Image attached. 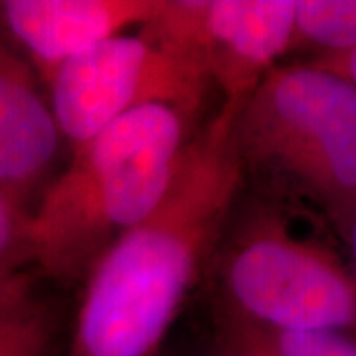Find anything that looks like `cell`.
I'll return each instance as SVG.
<instances>
[{"mask_svg":"<svg viewBox=\"0 0 356 356\" xmlns=\"http://www.w3.org/2000/svg\"><path fill=\"white\" fill-rule=\"evenodd\" d=\"M26 214L0 191V301L20 303V287L13 271L20 259H30L24 240Z\"/></svg>","mask_w":356,"mask_h":356,"instance_id":"obj_12","label":"cell"},{"mask_svg":"<svg viewBox=\"0 0 356 356\" xmlns=\"http://www.w3.org/2000/svg\"><path fill=\"white\" fill-rule=\"evenodd\" d=\"M10 305H16V303H2V301H0V309H2V307H10Z\"/></svg>","mask_w":356,"mask_h":356,"instance_id":"obj_15","label":"cell"},{"mask_svg":"<svg viewBox=\"0 0 356 356\" xmlns=\"http://www.w3.org/2000/svg\"><path fill=\"white\" fill-rule=\"evenodd\" d=\"M229 311L285 331L356 337V275L337 250L264 212L236 236L222 264Z\"/></svg>","mask_w":356,"mask_h":356,"instance_id":"obj_4","label":"cell"},{"mask_svg":"<svg viewBox=\"0 0 356 356\" xmlns=\"http://www.w3.org/2000/svg\"><path fill=\"white\" fill-rule=\"evenodd\" d=\"M346 245L350 250V266H353V271L356 275V218L350 226V232H348V238H346Z\"/></svg>","mask_w":356,"mask_h":356,"instance_id":"obj_14","label":"cell"},{"mask_svg":"<svg viewBox=\"0 0 356 356\" xmlns=\"http://www.w3.org/2000/svg\"><path fill=\"white\" fill-rule=\"evenodd\" d=\"M51 321L24 303L0 309V356H50Z\"/></svg>","mask_w":356,"mask_h":356,"instance_id":"obj_11","label":"cell"},{"mask_svg":"<svg viewBox=\"0 0 356 356\" xmlns=\"http://www.w3.org/2000/svg\"><path fill=\"white\" fill-rule=\"evenodd\" d=\"M220 356H356V337L273 329L228 309L220 327Z\"/></svg>","mask_w":356,"mask_h":356,"instance_id":"obj_9","label":"cell"},{"mask_svg":"<svg viewBox=\"0 0 356 356\" xmlns=\"http://www.w3.org/2000/svg\"><path fill=\"white\" fill-rule=\"evenodd\" d=\"M210 77L191 58L143 34H119L67 60L50 81L60 133L83 147L123 115L165 105L192 117Z\"/></svg>","mask_w":356,"mask_h":356,"instance_id":"obj_5","label":"cell"},{"mask_svg":"<svg viewBox=\"0 0 356 356\" xmlns=\"http://www.w3.org/2000/svg\"><path fill=\"white\" fill-rule=\"evenodd\" d=\"M295 44L321 54L356 48V0H295Z\"/></svg>","mask_w":356,"mask_h":356,"instance_id":"obj_10","label":"cell"},{"mask_svg":"<svg viewBox=\"0 0 356 356\" xmlns=\"http://www.w3.org/2000/svg\"><path fill=\"white\" fill-rule=\"evenodd\" d=\"M186 119L165 105L140 107L76 149L26 216L28 257L54 280L88 277L165 198L188 140Z\"/></svg>","mask_w":356,"mask_h":356,"instance_id":"obj_2","label":"cell"},{"mask_svg":"<svg viewBox=\"0 0 356 356\" xmlns=\"http://www.w3.org/2000/svg\"><path fill=\"white\" fill-rule=\"evenodd\" d=\"M243 172L311 206L344 242L356 218V89L311 64L277 65L234 117Z\"/></svg>","mask_w":356,"mask_h":356,"instance_id":"obj_3","label":"cell"},{"mask_svg":"<svg viewBox=\"0 0 356 356\" xmlns=\"http://www.w3.org/2000/svg\"><path fill=\"white\" fill-rule=\"evenodd\" d=\"M318 70L331 72L334 76L343 77L356 89V48L344 51H332V54H318L315 60L309 62Z\"/></svg>","mask_w":356,"mask_h":356,"instance_id":"obj_13","label":"cell"},{"mask_svg":"<svg viewBox=\"0 0 356 356\" xmlns=\"http://www.w3.org/2000/svg\"><path fill=\"white\" fill-rule=\"evenodd\" d=\"M161 0H4L0 16L50 83L62 65L153 18Z\"/></svg>","mask_w":356,"mask_h":356,"instance_id":"obj_7","label":"cell"},{"mask_svg":"<svg viewBox=\"0 0 356 356\" xmlns=\"http://www.w3.org/2000/svg\"><path fill=\"white\" fill-rule=\"evenodd\" d=\"M186 140L165 198L88 275L67 356H156L216 250L243 180L234 117Z\"/></svg>","mask_w":356,"mask_h":356,"instance_id":"obj_1","label":"cell"},{"mask_svg":"<svg viewBox=\"0 0 356 356\" xmlns=\"http://www.w3.org/2000/svg\"><path fill=\"white\" fill-rule=\"evenodd\" d=\"M58 143L60 127L34 77L0 44V191L18 210L48 175Z\"/></svg>","mask_w":356,"mask_h":356,"instance_id":"obj_8","label":"cell"},{"mask_svg":"<svg viewBox=\"0 0 356 356\" xmlns=\"http://www.w3.org/2000/svg\"><path fill=\"white\" fill-rule=\"evenodd\" d=\"M140 34L191 58L242 107L295 40V0H161Z\"/></svg>","mask_w":356,"mask_h":356,"instance_id":"obj_6","label":"cell"}]
</instances>
